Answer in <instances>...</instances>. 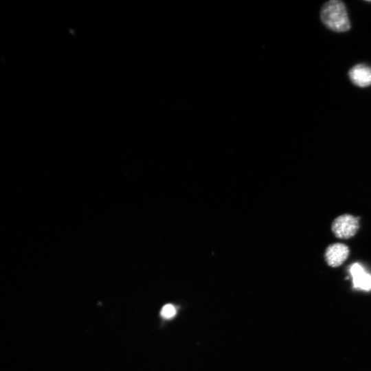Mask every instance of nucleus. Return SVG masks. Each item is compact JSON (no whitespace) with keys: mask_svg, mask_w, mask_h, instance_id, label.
Listing matches in <instances>:
<instances>
[{"mask_svg":"<svg viewBox=\"0 0 371 371\" xmlns=\"http://www.w3.org/2000/svg\"><path fill=\"white\" fill-rule=\"evenodd\" d=\"M320 19L327 28L335 32H345L351 27L346 7L339 0L324 3L320 10Z\"/></svg>","mask_w":371,"mask_h":371,"instance_id":"1","label":"nucleus"},{"mask_svg":"<svg viewBox=\"0 0 371 371\" xmlns=\"http://www.w3.org/2000/svg\"><path fill=\"white\" fill-rule=\"evenodd\" d=\"M359 217L350 214H341L334 219L331 224L333 234L340 239L354 236L359 229Z\"/></svg>","mask_w":371,"mask_h":371,"instance_id":"2","label":"nucleus"},{"mask_svg":"<svg viewBox=\"0 0 371 371\" xmlns=\"http://www.w3.org/2000/svg\"><path fill=\"white\" fill-rule=\"evenodd\" d=\"M349 247L344 243L330 244L325 250V260L328 266L337 267L345 262L349 256Z\"/></svg>","mask_w":371,"mask_h":371,"instance_id":"3","label":"nucleus"},{"mask_svg":"<svg viewBox=\"0 0 371 371\" xmlns=\"http://www.w3.org/2000/svg\"><path fill=\"white\" fill-rule=\"evenodd\" d=\"M348 76L355 85L367 87L371 85V67L364 63L357 64L348 71Z\"/></svg>","mask_w":371,"mask_h":371,"instance_id":"4","label":"nucleus"},{"mask_svg":"<svg viewBox=\"0 0 371 371\" xmlns=\"http://www.w3.org/2000/svg\"><path fill=\"white\" fill-rule=\"evenodd\" d=\"M350 273L355 289L371 291V274L368 273L359 263H353L350 267Z\"/></svg>","mask_w":371,"mask_h":371,"instance_id":"5","label":"nucleus"},{"mask_svg":"<svg viewBox=\"0 0 371 371\" xmlns=\"http://www.w3.org/2000/svg\"><path fill=\"white\" fill-rule=\"evenodd\" d=\"M175 314L176 309L171 304H168L164 306L161 311V316L166 319L172 318Z\"/></svg>","mask_w":371,"mask_h":371,"instance_id":"6","label":"nucleus"},{"mask_svg":"<svg viewBox=\"0 0 371 371\" xmlns=\"http://www.w3.org/2000/svg\"><path fill=\"white\" fill-rule=\"evenodd\" d=\"M370 2H371V1H369Z\"/></svg>","mask_w":371,"mask_h":371,"instance_id":"7","label":"nucleus"}]
</instances>
